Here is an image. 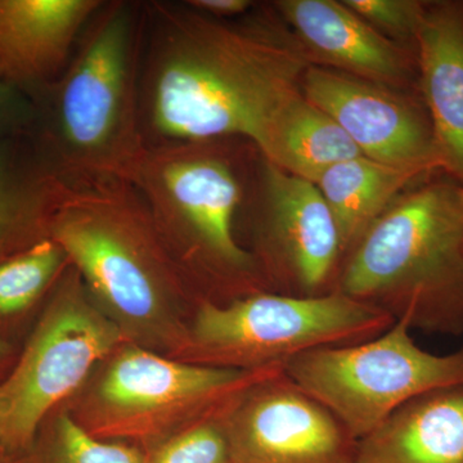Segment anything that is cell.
I'll return each mask as SVG.
<instances>
[{
    "label": "cell",
    "instance_id": "obj_1",
    "mask_svg": "<svg viewBox=\"0 0 463 463\" xmlns=\"http://www.w3.org/2000/svg\"><path fill=\"white\" fill-rule=\"evenodd\" d=\"M139 112L146 147L245 139L257 148L270 118L301 90L310 60L267 16H203L184 2H145Z\"/></svg>",
    "mask_w": 463,
    "mask_h": 463
},
{
    "label": "cell",
    "instance_id": "obj_2",
    "mask_svg": "<svg viewBox=\"0 0 463 463\" xmlns=\"http://www.w3.org/2000/svg\"><path fill=\"white\" fill-rule=\"evenodd\" d=\"M145 2L105 0L65 71L35 102L32 136L71 188L132 183L146 154L139 112Z\"/></svg>",
    "mask_w": 463,
    "mask_h": 463
},
{
    "label": "cell",
    "instance_id": "obj_3",
    "mask_svg": "<svg viewBox=\"0 0 463 463\" xmlns=\"http://www.w3.org/2000/svg\"><path fill=\"white\" fill-rule=\"evenodd\" d=\"M50 239L127 343L172 358L179 354L197 297L132 183L71 188L54 215Z\"/></svg>",
    "mask_w": 463,
    "mask_h": 463
},
{
    "label": "cell",
    "instance_id": "obj_4",
    "mask_svg": "<svg viewBox=\"0 0 463 463\" xmlns=\"http://www.w3.org/2000/svg\"><path fill=\"white\" fill-rule=\"evenodd\" d=\"M334 291L412 330L463 335V185L407 194L345 255Z\"/></svg>",
    "mask_w": 463,
    "mask_h": 463
},
{
    "label": "cell",
    "instance_id": "obj_5",
    "mask_svg": "<svg viewBox=\"0 0 463 463\" xmlns=\"http://www.w3.org/2000/svg\"><path fill=\"white\" fill-rule=\"evenodd\" d=\"M228 141L147 147L132 182L184 281L214 303L268 289L234 234L243 190Z\"/></svg>",
    "mask_w": 463,
    "mask_h": 463
},
{
    "label": "cell",
    "instance_id": "obj_6",
    "mask_svg": "<svg viewBox=\"0 0 463 463\" xmlns=\"http://www.w3.org/2000/svg\"><path fill=\"white\" fill-rule=\"evenodd\" d=\"M281 368L209 367L125 341L63 405L94 437L147 452L176 432L223 412L250 386Z\"/></svg>",
    "mask_w": 463,
    "mask_h": 463
},
{
    "label": "cell",
    "instance_id": "obj_7",
    "mask_svg": "<svg viewBox=\"0 0 463 463\" xmlns=\"http://www.w3.org/2000/svg\"><path fill=\"white\" fill-rule=\"evenodd\" d=\"M394 323L339 291L295 297L263 289L227 303L197 298L175 359L225 370L283 367L312 350L373 339Z\"/></svg>",
    "mask_w": 463,
    "mask_h": 463
},
{
    "label": "cell",
    "instance_id": "obj_8",
    "mask_svg": "<svg viewBox=\"0 0 463 463\" xmlns=\"http://www.w3.org/2000/svg\"><path fill=\"white\" fill-rule=\"evenodd\" d=\"M123 343L120 330L70 264L0 383V439L9 455L25 452L45 419L74 397L94 368Z\"/></svg>",
    "mask_w": 463,
    "mask_h": 463
},
{
    "label": "cell",
    "instance_id": "obj_9",
    "mask_svg": "<svg viewBox=\"0 0 463 463\" xmlns=\"http://www.w3.org/2000/svg\"><path fill=\"white\" fill-rule=\"evenodd\" d=\"M412 331L407 322L395 321L364 343L295 356L283 373L361 440L412 399L463 383V346L432 354L414 341Z\"/></svg>",
    "mask_w": 463,
    "mask_h": 463
},
{
    "label": "cell",
    "instance_id": "obj_10",
    "mask_svg": "<svg viewBox=\"0 0 463 463\" xmlns=\"http://www.w3.org/2000/svg\"><path fill=\"white\" fill-rule=\"evenodd\" d=\"M259 170L260 207L252 255L265 283L295 297L328 294L344 248L321 191L265 158Z\"/></svg>",
    "mask_w": 463,
    "mask_h": 463
},
{
    "label": "cell",
    "instance_id": "obj_11",
    "mask_svg": "<svg viewBox=\"0 0 463 463\" xmlns=\"http://www.w3.org/2000/svg\"><path fill=\"white\" fill-rule=\"evenodd\" d=\"M223 426L232 463H356L358 440L283 367L234 399Z\"/></svg>",
    "mask_w": 463,
    "mask_h": 463
},
{
    "label": "cell",
    "instance_id": "obj_12",
    "mask_svg": "<svg viewBox=\"0 0 463 463\" xmlns=\"http://www.w3.org/2000/svg\"><path fill=\"white\" fill-rule=\"evenodd\" d=\"M301 91L343 128L364 156L423 173L440 167L431 124L385 85L310 66Z\"/></svg>",
    "mask_w": 463,
    "mask_h": 463
},
{
    "label": "cell",
    "instance_id": "obj_13",
    "mask_svg": "<svg viewBox=\"0 0 463 463\" xmlns=\"http://www.w3.org/2000/svg\"><path fill=\"white\" fill-rule=\"evenodd\" d=\"M105 0H0V78L38 99L65 71Z\"/></svg>",
    "mask_w": 463,
    "mask_h": 463
},
{
    "label": "cell",
    "instance_id": "obj_14",
    "mask_svg": "<svg viewBox=\"0 0 463 463\" xmlns=\"http://www.w3.org/2000/svg\"><path fill=\"white\" fill-rule=\"evenodd\" d=\"M276 8L310 62L377 84L402 83L407 56L343 2L281 0Z\"/></svg>",
    "mask_w": 463,
    "mask_h": 463
},
{
    "label": "cell",
    "instance_id": "obj_15",
    "mask_svg": "<svg viewBox=\"0 0 463 463\" xmlns=\"http://www.w3.org/2000/svg\"><path fill=\"white\" fill-rule=\"evenodd\" d=\"M416 42L439 164L463 183L462 3L429 7Z\"/></svg>",
    "mask_w": 463,
    "mask_h": 463
},
{
    "label": "cell",
    "instance_id": "obj_16",
    "mask_svg": "<svg viewBox=\"0 0 463 463\" xmlns=\"http://www.w3.org/2000/svg\"><path fill=\"white\" fill-rule=\"evenodd\" d=\"M70 190L32 133L0 139V261L50 239Z\"/></svg>",
    "mask_w": 463,
    "mask_h": 463
},
{
    "label": "cell",
    "instance_id": "obj_17",
    "mask_svg": "<svg viewBox=\"0 0 463 463\" xmlns=\"http://www.w3.org/2000/svg\"><path fill=\"white\" fill-rule=\"evenodd\" d=\"M356 463H463V383L402 405L358 440Z\"/></svg>",
    "mask_w": 463,
    "mask_h": 463
},
{
    "label": "cell",
    "instance_id": "obj_18",
    "mask_svg": "<svg viewBox=\"0 0 463 463\" xmlns=\"http://www.w3.org/2000/svg\"><path fill=\"white\" fill-rule=\"evenodd\" d=\"M257 149L273 165L312 183L335 164L364 156L343 128L301 90L277 109Z\"/></svg>",
    "mask_w": 463,
    "mask_h": 463
},
{
    "label": "cell",
    "instance_id": "obj_19",
    "mask_svg": "<svg viewBox=\"0 0 463 463\" xmlns=\"http://www.w3.org/2000/svg\"><path fill=\"white\" fill-rule=\"evenodd\" d=\"M422 174L359 156L335 164L319 175L315 184L339 228L344 257L394 203L399 191Z\"/></svg>",
    "mask_w": 463,
    "mask_h": 463
},
{
    "label": "cell",
    "instance_id": "obj_20",
    "mask_svg": "<svg viewBox=\"0 0 463 463\" xmlns=\"http://www.w3.org/2000/svg\"><path fill=\"white\" fill-rule=\"evenodd\" d=\"M145 462L141 448L94 437L63 404L42 423L32 446L14 458V463Z\"/></svg>",
    "mask_w": 463,
    "mask_h": 463
},
{
    "label": "cell",
    "instance_id": "obj_21",
    "mask_svg": "<svg viewBox=\"0 0 463 463\" xmlns=\"http://www.w3.org/2000/svg\"><path fill=\"white\" fill-rule=\"evenodd\" d=\"M69 267L65 251L51 239L0 261V318L26 315L48 298Z\"/></svg>",
    "mask_w": 463,
    "mask_h": 463
},
{
    "label": "cell",
    "instance_id": "obj_22",
    "mask_svg": "<svg viewBox=\"0 0 463 463\" xmlns=\"http://www.w3.org/2000/svg\"><path fill=\"white\" fill-rule=\"evenodd\" d=\"M225 411L147 450L145 463H232L223 426Z\"/></svg>",
    "mask_w": 463,
    "mask_h": 463
},
{
    "label": "cell",
    "instance_id": "obj_23",
    "mask_svg": "<svg viewBox=\"0 0 463 463\" xmlns=\"http://www.w3.org/2000/svg\"><path fill=\"white\" fill-rule=\"evenodd\" d=\"M368 25L399 41H416L428 7L416 0H344Z\"/></svg>",
    "mask_w": 463,
    "mask_h": 463
},
{
    "label": "cell",
    "instance_id": "obj_24",
    "mask_svg": "<svg viewBox=\"0 0 463 463\" xmlns=\"http://www.w3.org/2000/svg\"><path fill=\"white\" fill-rule=\"evenodd\" d=\"M35 115L32 97L0 78V139L32 132Z\"/></svg>",
    "mask_w": 463,
    "mask_h": 463
},
{
    "label": "cell",
    "instance_id": "obj_25",
    "mask_svg": "<svg viewBox=\"0 0 463 463\" xmlns=\"http://www.w3.org/2000/svg\"><path fill=\"white\" fill-rule=\"evenodd\" d=\"M184 3L203 16L224 21L245 14L254 5L250 0H188Z\"/></svg>",
    "mask_w": 463,
    "mask_h": 463
},
{
    "label": "cell",
    "instance_id": "obj_26",
    "mask_svg": "<svg viewBox=\"0 0 463 463\" xmlns=\"http://www.w3.org/2000/svg\"><path fill=\"white\" fill-rule=\"evenodd\" d=\"M17 356H14V347L5 337L0 336V383L7 376L11 368L14 367Z\"/></svg>",
    "mask_w": 463,
    "mask_h": 463
},
{
    "label": "cell",
    "instance_id": "obj_27",
    "mask_svg": "<svg viewBox=\"0 0 463 463\" xmlns=\"http://www.w3.org/2000/svg\"><path fill=\"white\" fill-rule=\"evenodd\" d=\"M0 463H14V457L9 455L8 450L5 449L2 439H0Z\"/></svg>",
    "mask_w": 463,
    "mask_h": 463
}]
</instances>
